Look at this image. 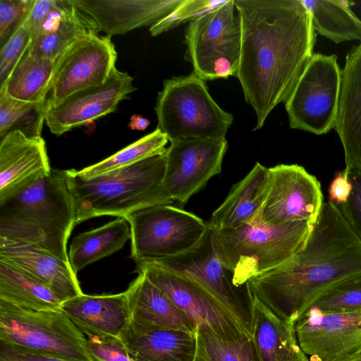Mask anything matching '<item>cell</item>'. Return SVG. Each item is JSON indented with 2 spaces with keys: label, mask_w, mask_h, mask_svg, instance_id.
Segmentation results:
<instances>
[{
  "label": "cell",
  "mask_w": 361,
  "mask_h": 361,
  "mask_svg": "<svg viewBox=\"0 0 361 361\" xmlns=\"http://www.w3.org/2000/svg\"><path fill=\"white\" fill-rule=\"evenodd\" d=\"M351 190L352 185L345 171L337 173L329 186V202L336 206L345 203Z\"/></svg>",
  "instance_id": "obj_43"
},
{
  "label": "cell",
  "mask_w": 361,
  "mask_h": 361,
  "mask_svg": "<svg viewBox=\"0 0 361 361\" xmlns=\"http://www.w3.org/2000/svg\"><path fill=\"white\" fill-rule=\"evenodd\" d=\"M133 78L115 68L106 81L78 91L46 110L45 122L59 136L66 132L114 112L121 101L135 91Z\"/></svg>",
  "instance_id": "obj_17"
},
{
  "label": "cell",
  "mask_w": 361,
  "mask_h": 361,
  "mask_svg": "<svg viewBox=\"0 0 361 361\" xmlns=\"http://www.w3.org/2000/svg\"><path fill=\"white\" fill-rule=\"evenodd\" d=\"M61 309L84 334L120 337L132 320L126 291L102 295L82 293Z\"/></svg>",
  "instance_id": "obj_22"
},
{
  "label": "cell",
  "mask_w": 361,
  "mask_h": 361,
  "mask_svg": "<svg viewBox=\"0 0 361 361\" xmlns=\"http://www.w3.org/2000/svg\"><path fill=\"white\" fill-rule=\"evenodd\" d=\"M183 0H72L89 16L99 32L111 37L152 26L172 13Z\"/></svg>",
  "instance_id": "obj_20"
},
{
  "label": "cell",
  "mask_w": 361,
  "mask_h": 361,
  "mask_svg": "<svg viewBox=\"0 0 361 361\" xmlns=\"http://www.w3.org/2000/svg\"><path fill=\"white\" fill-rule=\"evenodd\" d=\"M130 238L128 222L125 218L118 217L75 236L68 252L69 263L77 274L87 265L118 251Z\"/></svg>",
  "instance_id": "obj_28"
},
{
  "label": "cell",
  "mask_w": 361,
  "mask_h": 361,
  "mask_svg": "<svg viewBox=\"0 0 361 361\" xmlns=\"http://www.w3.org/2000/svg\"><path fill=\"white\" fill-rule=\"evenodd\" d=\"M94 361H135L119 337L84 334Z\"/></svg>",
  "instance_id": "obj_38"
},
{
  "label": "cell",
  "mask_w": 361,
  "mask_h": 361,
  "mask_svg": "<svg viewBox=\"0 0 361 361\" xmlns=\"http://www.w3.org/2000/svg\"><path fill=\"white\" fill-rule=\"evenodd\" d=\"M0 361H68L25 350L0 341Z\"/></svg>",
  "instance_id": "obj_42"
},
{
  "label": "cell",
  "mask_w": 361,
  "mask_h": 361,
  "mask_svg": "<svg viewBox=\"0 0 361 361\" xmlns=\"http://www.w3.org/2000/svg\"><path fill=\"white\" fill-rule=\"evenodd\" d=\"M269 169L267 193L254 221L267 226L295 221L314 225L324 203L317 178L298 164H279Z\"/></svg>",
  "instance_id": "obj_12"
},
{
  "label": "cell",
  "mask_w": 361,
  "mask_h": 361,
  "mask_svg": "<svg viewBox=\"0 0 361 361\" xmlns=\"http://www.w3.org/2000/svg\"><path fill=\"white\" fill-rule=\"evenodd\" d=\"M110 36L84 35L58 59L46 110L69 95L104 84L116 68L117 54Z\"/></svg>",
  "instance_id": "obj_13"
},
{
  "label": "cell",
  "mask_w": 361,
  "mask_h": 361,
  "mask_svg": "<svg viewBox=\"0 0 361 361\" xmlns=\"http://www.w3.org/2000/svg\"><path fill=\"white\" fill-rule=\"evenodd\" d=\"M0 300L34 311L61 309L63 302L49 288L0 260Z\"/></svg>",
  "instance_id": "obj_30"
},
{
  "label": "cell",
  "mask_w": 361,
  "mask_h": 361,
  "mask_svg": "<svg viewBox=\"0 0 361 361\" xmlns=\"http://www.w3.org/2000/svg\"><path fill=\"white\" fill-rule=\"evenodd\" d=\"M334 129L345 156V170L361 172V42L346 55Z\"/></svg>",
  "instance_id": "obj_21"
},
{
  "label": "cell",
  "mask_w": 361,
  "mask_h": 361,
  "mask_svg": "<svg viewBox=\"0 0 361 361\" xmlns=\"http://www.w3.org/2000/svg\"><path fill=\"white\" fill-rule=\"evenodd\" d=\"M331 361H361V347L348 355Z\"/></svg>",
  "instance_id": "obj_45"
},
{
  "label": "cell",
  "mask_w": 361,
  "mask_h": 361,
  "mask_svg": "<svg viewBox=\"0 0 361 361\" xmlns=\"http://www.w3.org/2000/svg\"><path fill=\"white\" fill-rule=\"evenodd\" d=\"M32 39V35L23 18L16 30L0 49V88L4 85L29 48Z\"/></svg>",
  "instance_id": "obj_36"
},
{
  "label": "cell",
  "mask_w": 361,
  "mask_h": 361,
  "mask_svg": "<svg viewBox=\"0 0 361 361\" xmlns=\"http://www.w3.org/2000/svg\"><path fill=\"white\" fill-rule=\"evenodd\" d=\"M0 341L68 361H94L84 334L62 311H34L0 300Z\"/></svg>",
  "instance_id": "obj_7"
},
{
  "label": "cell",
  "mask_w": 361,
  "mask_h": 361,
  "mask_svg": "<svg viewBox=\"0 0 361 361\" xmlns=\"http://www.w3.org/2000/svg\"><path fill=\"white\" fill-rule=\"evenodd\" d=\"M269 178V169L257 162L241 180L233 185L207 224L213 228L226 230L236 229L253 221L265 200Z\"/></svg>",
  "instance_id": "obj_26"
},
{
  "label": "cell",
  "mask_w": 361,
  "mask_h": 361,
  "mask_svg": "<svg viewBox=\"0 0 361 361\" xmlns=\"http://www.w3.org/2000/svg\"><path fill=\"white\" fill-rule=\"evenodd\" d=\"M252 337L260 361H310L298 342L295 324L252 295Z\"/></svg>",
  "instance_id": "obj_27"
},
{
  "label": "cell",
  "mask_w": 361,
  "mask_h": 361,
  "mask_svg": "<svg viewBox=\"0 0 361 361\" xmlns=\"http://www.w3.org/2000/svg\"><path fill=\"white\" fill-rule=\"evenodd\" d=\"M99 32L93 20L72 0H57L28 50L37 56L57 61L80 37Z\"/></svg>",
  "instance_id": "obj_23"
},
{
  "label": "cell",
  "mask_w": 361,
  "mask_h": 361,
  "mask_svg": "<svg viewBox=\"0 0 361 361\" xmlns=\"http://www.w3.org/2000/svg\"><path fill=\"white\" fill-rule=\"evenodd\" d=\"M167 137L157 128L152 133L137 140L109 157L81 170L76 173L85 178H93L111 171L127 166L147 158L166 152Z\"/></svg>",
  "instance_id": "obj_33"
},
{
  "label": "cell",
  "mask_w": 361,
  "mask_h": 361,
  "mask_svg": "<svg viewBox=\"0 0 361 361\" xmlns=\"http://www.w3.org/2000/svg\"><path fill=\"white\" fill-rule=\"evenodd\" d=\"M224 1L183 0L169 16L149 27L152 36H157L176 26L190 22L197 16L221 5Z\"/></svg>",
  "instance_id": "obj_37"
},
{
  "label": "cell",
  "mask_w": 361,
  "mask_h": 361,
  "mask_svg": "<svg viewBox=\"0 0 361 361\" xmlns=\"http://www.w3.org/2000/svg\"><path fill=\"white\" fill-rule=\"evenodd\" d=\"M341 77L336 55L313 54L284 102L290 128L318 135L334 128Z\"/></svg>",
  "instance_id": "obj_9"
},
{
  "label": "cell",
  "mask_w": 361,
  "mask_h": 361,
  "mask_svg": "<svg viewBox=\"0 0 361 361\" xmlns=\"http://www.w3.org/2000/svg\"><path fill=\"white\" fill-rule=\"evenodd\" d=\"M142 261L195 281L214 298L252 335V294L247 283L240 287L234 284L231 273L223 264L216 252L208 225L204 236L190 250L173 257Z\"/></svg>",
  "instance_id": "obj_11"
},
{
  "label": "cell",
  "mask_w": 361,
  "mask_h": 361,
  "mask_svg": "<svg viewBox=\"0 0 361 361\" xmlns=\"http://www.w3.org/2000/svg\"><path fill=\"white\" fill-rule=\"evenodd\" d=\"M32 0H0V46L6 42L27 12Z\"/></svg>",
  "instance_id": "obj_40"
},
{
  "label": "cell",
  "mask_w": 361,
  "mask_h": 361,
  "mask_svg": "<svg viewBox=\"0 0 361 361\" xmlns=\"http://www.w3.org/2000/svg\"><path fill=\"white\" fill-rule=\"evenodd\" d=\"M310 307L324 312H361V274L327 289L312 302Z\"/></svg>",
  "instance_id": "obj_35"
},
{
  "label": "cell",
  "mask_w": 361,
  "mask_h": 361,
  "mask_svg": "<svg viewBox=\"0 0 361 361\" xmlns=\"http://www.w3.org/2000/svg\"><path fill=\"white\" fill-rule=\"evenodd\" d=\"M130 120L128 127L131 130H145L150 124L147 118L140 115L134 114Z\"/></svg>",
  "instance_id": "obj_44"
},
{
  "label": "cell",
  "mask_w": 361,
  "mask_h": 361,
  "mask_svg": "<svg viewBox=\"0 0 361 361\" xmlns=\"http://www.w3.org/2000/svg\"><path fill=\"white\" fill-rule=\"evenodd\" d=\"M46 116V104L13 99L0 92V140L18 130L27 137H41Z\"/></svg>",
  "instance_id": "obj_34"
},
{
  "label": "cell",
  "mask_w": 361,
  "mask_h": 361,
  "mask_svg": "<svg viewBox=\"0 0 361 361\" xmlns=\"http://www.w3.org/2000/svg\"><path fill=\"white\" fill-rule=\"evenodd\" d=\"M209 227L220 260L231 273L234 284L240 287L299 252L305 246L313 225L295 221L267 226L253 221L236 229Z\"/></svg>",
  "instance_id": "obj_5"
},
{
  "label": "cell",
  "mask_w": 361,
  "mask_h": 361,
  "mask_svg": "<svg viewBox=\"0 0 361 361\" xmlns=\"http://www.w3.org/2000/svg\"><path fill=\"white\" fill-rule=\"evenodd\" d=\"M134 261L137 273H143L163 290L195 328L206 326L228 339L252 336L214 298L192 280L145 261Z\"/></svg>",
  "instance_id": "obj_14"
},
{
  "label": "cell",
  "mask_w": 361,
  "mask_h": 361,
  "mask_svg": "<svg viewBox=\"0 0 361 361\" xmlns=\"http://www.w3.org/2000/svg\"><path fill=\"white\" fill-rule=\"evenodd\" d=\"M185 44V58L199 78L205 81L236 77L241 28L234 0L224 1L190 21Z\"/></svg>",
  "instance_id": "obj_8"
},
{
  "label": "cell",
  "mask_w": 361,
  "mask_h": 361,
  "mask_svg": "<svg viewBox=\"0 0 361 361\" xmlns=\"http://www.w3.org/2000/svg\"><path fill=\"white\" fill-rule=\"evenodd\" d=\"M166 152L90 178L65 170L76 225L99 216L125 218L143 208L172 204L164 185Z\"/></svg>",
  "instance_id": "obj_4"
},
{
  "label": "cell",
  "mask_w": 361,
  "mask_h": 361,
  "mask_svg": "<svg viewBox=\"0 0 361 361\" xmlns=\"http://www.w3.org/2000/svg\"><path fill=\"white\" fill-rule=\"evenodd\" d=\"M159 129L169 141L225 139L233 116L209 93L205 81L193 72L165 80L154 108Z\"/></svg>",
  "instance_id": "obj_6"
},
{
  "label": "cell",
  "mask_w": 361,
  "mask_h": 361,
  "mask_svg": "<svg viewBox=\"0 0 361 361\" xmlns=\"http://www.w3.org/2000/svg\"><path fill=\"white\" fill-rule=\"evenodd\" d=\"M361 274V242L336 204L324 202L305 246L290 259L247 282L250 293L295 324L322 293Z\"/></svg>",
  "instance_id": "obj_2"
},
{
  "label": "cell",
  "mask_w": 361,
  "mask_h": 361,
  "mask_svg": "<svg viewBox=\"0 0 361 361\" xmlns=\"http://www.w3.org/2000/svg\"><path fill=\"white\" fill-rule=\"evenodd\" d=\"M310 13L312 27L336 43L361 42V20L348 1L301 0Z\"/></svg>",
  "instance_id": "obj_31"
},
{
  "label": "cell",
  "mask_w": 361,
  "mask_h": 361,
  "mask_svg": "<svg viewBox=\"0 0 361 361\" xmlns=\"http://www.w3.org/2000/svg\"><path fill=\"white\" fill-rule=\"evenodd\" d=\"M227 147L226 138L171 141L166 152L164 185L173 201L185 204L219 174Z\"/></svg>",
  "instance_id": "obj_15"
},
{
  "label": "cell",
  "mask_w": 361,
  "mask_h": 361,
  "mask_svg": "<svg viewBox=\"0 0 361 361\" xmlns=\"http://www.w3.org/2000/svg\"><path fill=\"white\" fill-rule=\"evenodd\" d=\"M56 2L57 0H32L23 16V22L30 32L32 39L39 33L47 16L55 7Z\"/></svg>",
  "instance_id": "obj_41"
},
{
  "label": "cell",
  "mask_w": 361,
  "mask_h": 361,
  "mask_svg": "<svg viewBox=\"0 0 361 361\" xmlns=\"http://www.w3.org/2000/svg\"><path fill=\"white\" fill-rule=\"evenodd\" d=\"M135 361H193L195 334L140 326L131 320L119 337Z\"/></svg>",
  "instance_id": "obj_24"
},
{
  "label": "cell",
  "mask_w": 361,
  "mask_h": 361,
  "mask_svg": "<svg viewBox=\"0 0 361 361\" xmlns=\"http://www.w3.org/2000/svg\"><path fill=\"white\" fill-rule=\"evenodd\" d=\"M195 334L193 361H260L252 336L224 338L200 326H196Z\"/></svg>",
  "instance_id": "obj_32"
},
{
  "label": "cell",
  "mask_w": 361,
  "mask_h": 361,
  "mask_svg": "<svg viewBox=\"0 0 361 361\" xmlns=\"http://www.w3.org/2000/svg\"><path fill=\"white\" fill-rule=\"evenodd\" d=\"M56 63L34 55L27 49L0 92L18 100L46 104Z\"/></svg>",
  "instance_id": "obj_29"
},
{
  "label": "cell",
  "mask_w": 361,
  "mask_h": 361,
  "mask_svg": "<svg viewBox=\"0 0 361 361\" xmlns=\"http://www.w3.org/2000/svg\"><path fill=\"white\" fill-rule=\"evenodd\" d=\"M131 231L134 260H156L183 253L205 234L207 224L197 215L172 206L143 208L125 216Z\"/></svg>",
  "instance_id": "obj_10"
},
{
  "label": "cell",
  "mask_w": 361,
  "mask_h": 361,
  "mask_svg": "<svg viewBox=\"0 0 361 361\" xmlns=\"http://www.w3.org/2000/svg\"><path fill=\"white\" fill-rule=\"evenodd\" d=\"M75 225L65 170L52 169L0 202V238L36 247L68 262L67 243Z\"/></svg>",
  "instance_id": "obj_3"
},
{
  "label": "cell",
  "mask_w": 361,
  "mask_h": 361,
  "mask_svg": "<svg viewBox=\"0 0 361 361\" xmlns=\"http://www.w3.org/2000/svg\"><path fill=\"white\" fill-rule=\"evenodd\" d=\"M352 185L347 201L336 206L351 230L361 242V172L345 170Z\"/></svg>",
  "instance_id": "obj_39"
},
{
  "label": "cell",
  "mask_w": 361,
  "mask_h": 361,
  "mask_svg": "<svg viewBox=\"0 0 361 361\" xmlns=\"http://www.w3.org/2000/svg\"><path fill=\"white\" fill-rule=\"evenodd\" d=\"M241 28L236 78L259 130L285 102L312 56L316 41L301 0H234Z\"/></svg>",
  "instance_id": "obj_1"
},
{
  "label": "cell",
  "mask_w": 361,
  "mask_h": 361,
  "mask_svg": "<svg viewBox=\"0 0 361 361\" xmlns=\"http://www.w3.org/2000/svg\"><path fill=\"white\" fill-rule=\"evenodd\" d=\"M295 330L310 361H331L361 347V312H324L310 307L295 322Z\"/></svg>",
  "instance_id": "obj_16"
},
{
  "label": "cell",
  "mask_w": 361,
  "mask_h": 361,
  "mask_svg": "<svg viewBox=\"0 0 361 361\" xmlns=\"http://www.w3.org/2000/svg\"><path fill=\"white\" fill-rule=\"evenodd\" d=\"M126 290L132 321L146 327L195 333V327L186 314L142 272Z\"/></svg>",
  "instance_id": "obj_25"
},
{
  "label": "cell",
  "mask_w": 361,
  "mask_h": 361,
  "mask_svg": "<svg viewBox=\"0 0 361 361\" xmlns=\"http://www.w3.org/2000/svg\"><path fill=\"white\" fill-rule=\"evenodd\" d=\"M0 260L49 288L62 302L83 293L69 262L36 247L0 238Z\"/></svg>",
  "instance_id": "obj_19"
},
{
  "label": "cell",
  "mask_w": 361,
  "mask_h": 361,
  "mask_svg": "<svg viewBox=\"0 0 361 361\" xmlns=\"http://www.w3.org/2000/svg\"><path fill=\"white\" fill-rule=\"evenodd\" d=\"M46 143L15 130L0 140V202L48 176L51 171Z\"/></svg>",
  "instance_id": "obj_18"
}]
</instances>
